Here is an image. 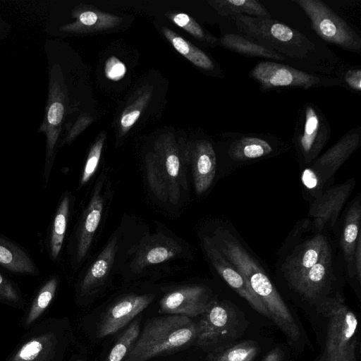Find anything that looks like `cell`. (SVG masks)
<instances>
[{
    "label": "cell",
    "mask_w": 361,
    "mask_h": 361,
    "mask_svg": "<svg viewBox=\"0 0 361 361\" xmlns=\"http://www.w3.org/2000/svg\"><path fill=\"white\" fill-rule=\"evenodd\" d=\"M283 354L279 348H276L270 351L262 361H283Z\"/></svg>",
    "instance_id": "42"
},
{
    "label": "cell",
    "mask_w": 361,
    "mask_h": 361,
    "mask_svg": "<svg viewBox=\"0 0 361 361\" xmlns=\"http://www.w3.org/2000/svg\"><path fill=\"white\" fill-rule=\"evenodd\" d=\"M145 166L149 187L156 197L163 202L169 201V183L165 171L154 152L145 156Z\"/></svg>",
    "instance_id": "29"
},
{
    "label": "cell",
    "mask_w": 361,
    "mask_h": 361,
    "mask_svg": "<svg viewBox=\"0 0 361 361\" xmlns=\"http://www.w3.org/2000/svg\"><path fill=\"white\" fill-rule=\"evenodd\" d=\"M355 184V178H352L343 183L328 186L310 201L307 219L312 230L327 232L334 228Z\"/></svg>",
    "instance_id": "10"
},
{
    "label": "cell",
    "mask_w": 361,
    "mask_h": 361,
    "mask_svg": "<svg viewBox=\"0 0 361 361\" xmlns=\"http://www.w3.org/2000/svg\"><path fill=\"white\" fill-rule=\"evenodd\" d=\"M0 299L16 302L19 300L18 292L12 283L0 273Z\"/></svg>",
    "instance_id": "40"
},
{
    "label": "cell",
    "mask_w": 361,
    "mask_h": 361,
    "mask_svg": "<svg viewBox=\"0 0 361 361\" xmlns=\"http://www.w3.org/2000/svg\"><path fill=\"white\" fill-rule=\"evenodd\" d=\"M75 20L60 27L68 33H91L112 29L118 26L122 18L93 8H80L73 13Z\"/></svg>",
    "instance_id": "21"
},
{
    "label": "cell",
    "mask_w": 361,
    "mask_h": 361,
    "mask_svg": "<svg viewBox=\"0 0 361 361\" xmlns=\"http://www.w3.org/2000/svg\"><path fill=\"white\" fill-rule=\"evenodd\" d=\"M153 299L152 294H130L113 302L101 317L97 336L101 338L117 332L149 306Z\"/></svg>",
    "instance_id": "16"
},
{
    "label": "cell",
    "mask_w": 361,
    "mask_h": 361,
    "mask_svg": "<svg viewBox=\"0 0 361 361\" xmlns=\"http://www.w3.org/2000/svg\"><path fill=\"white\" fill-rule=\"evenodd\" d=\"M92 121V117L87 114L81 115L74 126L69 131L66 141H72L76 136H78L83 130H85Z\"/></svg>",
    "instance_id": "41"
},
{
    "label": "cell",
    "mask_w": 361,
    "mask_h": 361,
    "mask_svg": "<svg viewBox=\"0 0 361 361\" xmlns=\"http://www.w3.org/2000/svg\"><path fill=\"white\" fill-rule=\"evenodd\" d=\"M209 301L206 287L199 285L183 286L164 295L159 302V312L188 317H197L204 313Z\"/></svg>",
    "instance_id": "17"
},
{
    "label": "cell",
    "mask_w": 361,
    "mask_h": 361,
    "mask_svg": "<svg viewBox=\"0 0 361 361\" xmlns=\"http://www.w3.org/2000/svg\"><path fill=\"white\" fill-rule=\"evenodd\" d=\"M152 93V87L139 90L123 111L119 121V135H124L138 120L149 103Z\"/></svg>",
    "instance_id": "30"
},
{
    "label": "cell",
    "mask_w": 361,
    "mask_h": 361,
    "mask_svg": "<svg viewBox=\"0 0 361 361\" xmlns=\"http://www.w3.org/2000/svg\"><path fill=\"white\" fill-rule=\"evenodd\" d=\"M223 137L224 157L236 166L276 156L290 148L287 141L269 133L228 132Z\"/></svg>",
    "instance_id": "8"
},
{
    "label": "cell",
    "mask_w": 361,
    "mask_h": 361,
    "mask_svg": "<svg viewBox=\"0 0 361 361\" xmlns=\"http://www.w3.org/2000/svg\"><path fill=\"white\" fill-rule=\"evenodd\" d=\"M238 33L274 51L286 60V64L310 72L329 75L322 46L305 34L271 18L239 15L232 19ZM331 71V70H329Z\"/></svg>",
    "instance_id": "1"
},
{
    "label": "cell",
    "mask_w": 361,
    "mask_h": 361,
    "mask_svg": "<svg viewBox=\"0 0 361 361\" xmlns=\"http://www.w3.org/2000/svg\"><path fill=\"white\" fill-rule=\"evenodd\" d=\"M319 303L329 317L325 353L338 351L355 338L357 317L338 298L328 297Z\"/></svg>",
    "instance_id": "12"
},
{
    "label": "cell",
    "mask_w": 361,
    "mask_h": 361,
    "mask_svg": "<svg viewBox=\"0 0 361 361\" xmlns=\"http://www.w3.org/2000/svg\"><path fill=\"white\" fill-rule=\"evenodd\" d=\"M309 18L314 32L324 42L361 54V37L343 18L322 0H293Z\"/></svg>",
    "instance_id": "5"
},
{
    "label": "cell",
    "mask_w": 361,
    "mask_h": 361,
    "mask_svg": "<svg viewBox=\"0 0 361 361\" xmlns=\"http://www.w3.org/2000/svg\"><path fill=\"white\" fill-rule=\"evenodd\" d=\"M302 233L305 220L298 222ZM300 238L295 226L288 239L295 244L281 257L279 268L288 285L317 263L333 247L331 240L326 231H315Z\"/></svg>",
    "instance_id": "7"
},
{
    "label": "cell",
    "mask_w": 361,
    "mask_h": 361,
    "mask_svg": "<svg viewBox=\"0 0 361 361\" xmlns=\"http://www.w3.org/2000/svg\"><path fill=\"white\" fill-rule=\"evenodd\" d=\"M117 247V238L114 236L83 276L80 286L82 295H92L104 284L113 266Z\"/></svg>",
    "instance_id": "20"
},
{
    "label": "cell",
    "mask_w": 361,
    "mask_h": 361,
    "mask_svg": "<svg viewBox=\"0 0 361 361\" xmlns=\"http://www.w3.org/2000/svg\"><path fill=\"white\" fill-rule=\"evenodd\" d=\"M197 324L168 314L149 319L123 361H147L180 350L195 341Z\"/></svg>",
    "instance_id": "2"
},
{
    "label": "cell",
    "mask_w": 361,
    "mask_h": 361,
    "mask_svg": "<svg viewBox=\"0 0 361 361\" xmlns=\"http://www.w3.org/2000/svg\"><path fill=\"white\" fill-rule=\"evenodd\" d=\"M335 267V252L332 247L311 269L288 286L305 300L319 302L328 298L336 280Z\"/></svg>",
    "instance_id": "11"
},
{
    "label": "cell",
    "mask_w": 361,
    "mask_h": 361,
    "mask_svg": "<svg viewBox=\"0 0 361 361\" xmlns=\"http://www.w3.org/2000/svg\"><path fill=\"white\" fill-rule=\"evenodd\" d=\"M219 45L231 52L246 57L262 58L264 60L286 63V59L281 55L263 47L256 42L239 33L224 35L219 39Z\"/></svg>",
    "instance_id": "25"
},
{
    "label": "cell",
    "mask_w": 361,
    "mask_h": 361,
    "mask_svg": "<svg viewBox=\"0 0 361 361\" xmlns=\"http://www.w3.org/2000/svg\"><path fill=\"white\" fill-rule=\"evenodd\" d=\"M57 344L55 334H43L25 343L7 361H52Z\"/></svg>",
    "instance_id": "26"
},
{
    "label": "cell",
    "mask_w": 361,
    "mask_h": 361,
    "mask_svg": "<svg viewBox=\"0 0 361 361\" xmlns=\"http://www.w3.org/2000/svg\"><path fill=\"white\" fill-rule=\"evenodd\" d=\"M187 164H190L195 191L205 192L213 183L216 171V154L212 142L207 139L188 141L180 145Z\"/></svg>",
    "instance_id": "14"
},
{
    "label": "cell",
    "mask_w": 361,
    "mask_h": 361,
    "mask_svg": "<svg viewBox=\"0 0 361 361\" xmlns=\"http://www.w3.org/2000/svg\"><path fill=\"white\" fill-rule=\"evenodd\" d=\"M0 264L15 273L34 275L38 272L36 266L25 251L1 237Z\"/></svg>",
    "instance_id": "28"
},
{
    "label": "cell",
    "mask_w": 361,
    "mask_h": 361,
    "mask_svg": "<svg viewBox=\"0 0 361 361\" xmlns=\"http://www.w3.org/2000/svg\"><path fill=\"white\" fill-rule=\"evenodd\" d=\"M258 352L256 343L241 342L233 347L216 349L208 354L207 361H252Z\"/></svg>",
    "instance_id": "32"
},
{
    "label": "cell",
    "mask_w": 361,
    "mask_h": 361,
    "mask_svg": "<svg viewBox=\"0 0 361 361\" xmlns=\"http://www.w3.org/2000/svg\"><path fill=\"white\" fill-rule=\"evenodd\" d=\"M209 4L221 16L233 19L237 16L271 18L266 6L257 0H212Z\"/></svg>",
    "instance_id": "27"
},
{
    "label": "cell",
    "mask_w": 361,
    "mask_h": 361,
    "mask_svg": "<svg viewBox=\"0 0 361 361\" xmlns=\"http://www.w3.org/2000/svg\"><path fill=\"white\" fill-rule=\"evenodd\" d=\"M70 200L68 195L61 200L55 214L50 236V251L53 259H56L61 252L68 222Z\"/></svg>",
    "instance_id": "31"
},
{
    "label": "cell",
    "mask_w": 361,
    "mask_h": 361,
    "mask_svg": "<svg viewBox=\"0 0 361 361\" xmlns=\"http://www.w3.org/2000/svg\"><path fill=\"white\" fill-rule=\"evenodd\" d=\"M126 65L116 56H111L106 61L104 73L106 77L113 81L121 80L126 75Z\"/></svg>",
    "instance_id": "38"
},
{
    "label": "cell",
    "mask_w": 361,
    "mask_h": 361,
    "mask_svg": "<svg viewBox=\"0 0 361 361\" xmlns=\"http://www.w3.org/2000/svg\"><path fill=\"white\" fill-rule=\"evenodd\" d=\"M334 74L341 82V87L360 95L361 94V68L348 63H338Z\"/></svg>",
    "instance_id": "36"
},
{
    "label": "cell",
    "mask_w": 361,
    "mask_h": 361,
    "mask_svg": "<svg viewBox=\"0 0 361 361\" xmlns=\"http://www.w3.org/2000/svg\"><path fill=\"white\" fill-rule=\"evenodd\" d=\"M78 361H81V360H78Z\"/></svg>",
    "instance_id": "43"
},
{
    "label": "cell",
    "mask_w": 361,
    "mask_h": 361,
    "mask_svg": "<svg viewBox=\"0 0 361 361\" xmlns=\"http://www.w3.org/2000/svg\"><path fill=\"white\" fill-rule=\"evenodd\" d=\"M106 133H101L94 144L92 145L81 177V185L87 183L97 170L106 140Z\"/></svg>",
    "instance_id": "37"
},
{
    "label": "cell",
    "mask_w": 361,
    "mask_h": 361,
    "mask_svg": "<svg viewBox=\"0 0 361 361\" xmlns=\"http://www.w3.org/2000/svg\"><path fill=\"white\" fill-rule=\"evenodd\" d=\"M360 195L355 197L349 204L343 222L340 245L348 277L355 281L354 255L358 241L361 240Z\"/></svg>",
    "instance_id": "19"
},
{
    "label": "cell",
    "mask_w": 361,
    "mask_h": 361,
    "mask_svg": "<svg viewBox=\"0 0 361 361\" xmlns=\"http://www.w3.org/2000/svg\"><path fill=\"white\" fill-rule=\"evenodd\" d=\"M154 149L169 180V202L176 204L185 183L184 165L187 164L181 146L179 147L172 133H166L156 139Z\"/></svg>",
    "instance_id": "15"
},
{
    "label": "cell",
    "mask_w": 361,
    "mask_h": 361,
    "mask_svg": "<svg viewBox=\"0 0 361 361\" xmlns=\"http://www.w3.org/2000/svg\"><path fill=\"white\" fill-rule=\"evenodd\" d=\"M202 244L207 258L221 277L253 309L270 319L263 302L252 290L245 277L219 250L210 237H204Z\"/></svg>",
    "instance_id": "13"
},
{
    "label": "cell",
    "mask_w": 361,
    "mask_h": 361,
    "mask_svg": "<svg viewBox=\"0 0 361 361\" xmlns=\"http://www.w3.org/2000/svg\"><path fill=\"white\" fill-rule=\"evenodd\" d=\"M357 341L354 338L338 351L325 353L324 361H357L355 354Z\"/></svg>",
    "instance_id": "39"
},
{
    "label": "cell",
    "mask_w": 361,
    "mask_h": 361,
    "mask_svg": "<svg viewBox=\"0 0 361 361\" xmlns=\"http://www.w3.org/2000/svg\"><path fill=\"white\" fill-rule=\"evenodd\" d=\"M248 76L259 85L262 92L277 88L341 87V82L329 75L307 72L284 63L261 60L249 71Z\"/></svg>",
    "instance_id": "4"
},
{
    "label": "cell",
    "mask_w": 361,
    "mask_h": 361,
    "mask_svg": "<svg viewBox=\"0 0 361 361\" xmlns=\"http://www.w3.org/2000/svg\"><path fill=\"white\" fill-rule=\"evenodd\" d=\"M57 285V279L52 278L42 287L27 314V324H30L35 322L47 309L55 295Z\"/></svg>",
    "instance_id": "35"
},
{
    "label": "cell",
    "mask_w": 361,
    "mask_h": 361,
    "mask_svg": "<svg viewBox=\"0 0 361 361\" xmlns=\"http://www.w3.org/2000/svg\"><path fill=\"white\" fill-rule=\"evenodd\" d=\"M166 16L176 25L187 31L198 40L209 46L219 45V39L205 31L190 16L184 13L168 12Z\"/></svg>",
    "instance_id": "33"
},
{
    "label": "cell",
    "mask_w": 361,
    "mask_h": 361,
    "mask_svg": "<svg viewBox=\"0 0 361 361\" xmlns=\"http://www.w3.org/2000/svg\"><path fill=\"white\" fill-rule=\"evenodd\" d=\"M65 114L64 94L56 82L50 83L49 102L46 109L45 122L41 128L47 135V158L52 153L61 129Z\"/></svg>",
    "instance_id": "22"
},
{
    "label": "cell",
    "mask_w": 361,
    "mask_h": 361,
    "mask_svg": "<svg viewBox=\"0 0 361 361\" xmlns=\"http://www.w3.org/2000/svg\"><path fill=\"white\" fill-rule=\"evenodd\" d=\"M361 145V127L348 130L336 142L302 169L300 181L305 195L312 201L332 182L336 171Z\"/></svg>",
    "instance_id": "3"
},
{
    "label": "cell",
    "mask_w": 361,
    "mask_h": 361,
    "mask_svg": "<svg viewBox=\"0 0 361 361\" xmlns=\"http://www.w3.org/2000/svg\"><path fill=\"white\" fill-rule=\"evenodd\" d=\"M331 129L323 111L314 103L299 109L292 142L301 169L314 161L328 143Z\"/></svg>",
    "instance_id": "6"
},
{
    "label": "cell",
    "mask_w": 361,
    "mask_h": 361,
    "mask_svg": "<svg viewBox=\"0 0 361 361\" xmlns=\"http://www.w3.org/2000/svg\"><path fill=\"white\" fill-rule=\"evenodd\" d=\"M103 206L104 200L100 193V187L98 185L94 190L80 227L76 252L78 263L83 260L90 247L101 220Z\"/></svg>",
    "instance_id": "23"
},
{
    "label": "cell",
    "mask_w": 361,
    "mask_h": 361,
    "mask_svg": "<svg viewBox=\"0 0 361 361\" xmlns=\"http://www.w3.org/2000/svg\"><path fill=\"white\" fill-rule=\"evenodd\" d=\"M181 252L182 247L176 240L162 234H156L142 241L130 268L133 273H139L147 267L167 261Z\"/></svg>",
    "instance_id": "18"
},
{
    "label": "cell",
    "mask_w": 361,
    "mask_h": 361,
    "mask_svg": "<svg viewBox=\"0 0 361 361\" xmlns=\"http://www.w3.org/2000/svg\"><path fill=\"white\" fill-rule=\"evenodd\" d=\"M140 334V322H132L120 336L104 361H123Z\"/></svg>",
    "instance_id": "34"
},
{
    "label": "cell",
    "mask_w": 361,
    "mask_h": 361,
    "mask_svg": "<svg viewBox=\"0 0 361 361\" xmlns=\"http://www.w3.org/2000/svg\"><path fill=\"white\" fill-rule=\"evenodd\" d=\"M197 324L196 344L212 348L231 339L236 332V316L227 303L211 300Z\"/></svg>",
    "instance_id": "9"
},
{
    "label": "cell",
    "mask_w": 361,
    "mask_h": 361,
    "mask_svg": "<svg viewBox=\"0 0 361 361\" xmlns=\"http://www.w3.org/2000/svg\"><path fill=\"white\" fill-rule=\"evenodd\" d=\"M162 32L174 49L195 66L218 77H224V73L219 66L202 49L168 27H164Z\"/></svg>",
    "instance_id": "24"
}]
</instances>
